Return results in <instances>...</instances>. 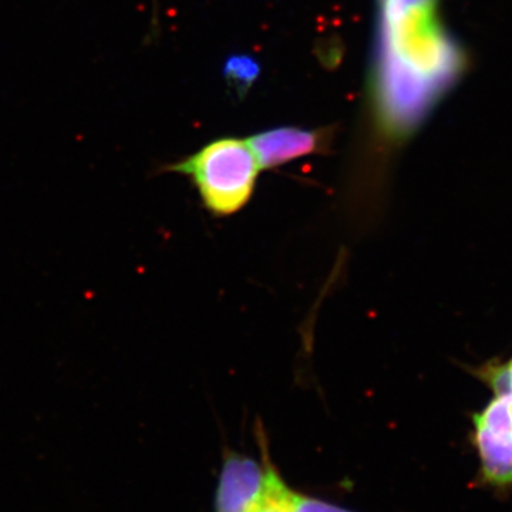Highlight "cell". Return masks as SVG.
I'll list each match as a JSON object with an SVG mask.
<instances>
[{
    "instance_id": "6da1fadb",
    "label": "cell",
    "mask_w": 512,
    "mask_h": 512,
    "mask_svg": "<svg viewBox=\"0 0 512 512\" xmlns=\"http://www.w3.org/2000/svg\"><path fill=\"white\" fill-rule=\"evenodd\" d=\"M168 171L190 178L202 207L224 218L238 214L251 202L261 167L248 140L221 138L171 164Z\"/></svg>"
},
{
    "instance_id": "7a4b0ae2",
    "label": "cell",
    "mask_w": 512,
    "mask_h": 512,
    "mask_svg": "<svg viewBox=\"0 0 512 512\" xmlns=\"http://www.w3.org/2000/svg\"><path fill=\"white\" fill-rule=\"evenodd\" d=\"M471 444L480 464V480L497 490L512 488V404L494 393L483 409L473 414Z\"/></svg>"
},
{
    "instance_id": "3957f363",
    "label": "cell",
    "mask_w": 512,
    "mask_h": 512,
    "mask_svg": "<svg viewBox=\"0 0 512 512\" xmlns=\"http://www.w3.org/2000/svg\"><path fill=\"white\" fill-rule=\"evenodd\" d=\"M266 468L264 461L225 447L222 454L214 512H256L264 503Z\"/></svg>"
},
{
    "instance_id": "277c9868",
    "label": "cell",
    "mask_w": 512,
    "mask_h": 512,
    "mask_svg": "<svg viewBox=\"0 0 512 512\" xmlns=\"http://www.w3.org/2000/svg\"><path fill=\"white\" fill-rule=\"evenodd\" d=\"M248 143L261 170H271L298 158L326 153L330 131L299 127L272 128L249 137Z\"/></svg>"
},
{
    "instance_id": "5b68a950",
    "label": "cell",
    "mask_w": 512,
    "mask_h": 512,
    "mask_svg": "<svg viewBox=\"0 0 512 512\" xmlns=\"http://www.w3.org/2000/svg\"><path fill=\"white\" fill-rule=\"evenodd\" d=\"M255 439L261 451V458L266 468V491L264 503L256 512H292V490L291 485L286 483L285 478L279 473L269 450V440L266 436L264 424L261 421L255 423Z\"/></svg>"
},
{
    "instance_id": "8992f818",
    "label": "cell",
    "mask_w": 512,
    "mask_h": 512,
    "mask_svg": "<svg viewBox=\"0 0 512 512\" xmlns=\"http://www.w3.org/2000/svg\"><path fill=\"white\" fill-rule=\"evenodd\" d=\"M474 375L491 387L493 393L505 394L512 404V357L505 362L485 363Z\"/></svg>"
},
{
    "instance_id": "52a82bcc",
    "label": "cell",
    "mask_w": 512,
    "mask_h": 512,
    "mask_svg": "<svg viewBox=\"0 0 512 512\" xmlns=\"http://www.w3.org/2000/svg\"><path fill=\"white\" fill-rule=\"evenodd\" d=\"M225 77L239 92H247L259 74V64L249 56H232L225 63Z\"/></svg>"
},
{
    "instance_id": "ba28073f",
    "label": "cell",
    "mask_w": 512,
    "mask_h": 512,
    "mask_svg": "<svg viewBox=\"0 0 512 512\" xmlns=\"http://www.w3.org/2000/svg\"><path fill=\"white\" fill-rule=\"evenodd\" d=\"M291 504L292 512H357L296 490H292Z\"/></svg>"
},
{
    "instance_id": "9c48e42d",
    "label": "cell",
    "mask_w": 512,
    "mask_h": 512,
    "mask_svg": "<svg viewBox=\"0 0 512 512\" xmlns=\"http://www.w3.org/2000/svg\"><path fill=\"white\" fill-rule=\"evenodd\" d=\"M382 2H384V0H382Z\"/></svg>"
}]
</instances>
